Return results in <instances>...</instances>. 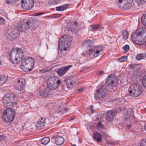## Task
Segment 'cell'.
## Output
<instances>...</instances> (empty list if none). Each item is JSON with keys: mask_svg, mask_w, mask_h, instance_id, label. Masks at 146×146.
I'll return each mask as SVG.
<instances>
[{"mask_svg": "<svg viewBox=\"0 0 146 146\" xmlns=\"http://www.w3.org/2000/svg\"><path fill=\"white\" fill-rule=\"evenodd\" d=\"M123 37L124 38V39H127V38H128V36H129V33L128 32L127 30H125L123 32Z\"/></svg>", "mask_w": 146, "mask_h": 146, "instance_id": "cell-28", "label": "cell"}, {"mask_svg": "<svg viewBox=\"0 0 146 146\" xmlns=\"http://www.w3.org/2000/svg\"><path fill=\"white\" fill-rule=\"evenodd\" d=\"M67 26L70 30L77 32L81 29V22L78 20H72L69 22Z\"/></svg>", "mask_w": 146, "mask_h": 146, "instance_id": "cell-10", "label": "cell"}, {"mask_svg": "<svg viewBox=\"0 0 146 146\" xmlns=\"http://www.w3.org/2000/svg\"><path fill=\"white\" fill-rule=\"evenodd\" d=\"M103 51H104V49H103V47L101 46H98L93 48L91 53L93 56L97 57L102 54L103 52Z\"/></svg>", "mask_w": 146, "mask_h": 146, "instance_id": "cell-17", "label": "cell"}, {"mask_svg": "<svg viewBox=\"0 0 146 146\" xmlns=\"http://www.w3.org/2000/svg\"><path fill=\"white\" fill-rule=\"evenodd\" d=\"M47 86L51 90L57 89L60 83V80L58 77H53L48 79L47 81Z\"/></svg>", "mask_w": 146, "mask_h": 146, "instance_id": "cell-7", "label": "cell"}, {"mask_svg": "<svg viewBox=\"0 0 146 146\" xmlns=\"http://www.w3.org/2000/svg\"><path fill=\"white\" fill-rule=\"evenodd\" d=\"M1 23L2 25V24H4L5 23V21H4V20L3 19L2 17H1Z\"/></svg>", "mask_w": 146, "mask_h": 146, "instance_id": "cell-36", "label": "cell"}, {"mask_svg": "<svg viewBox=\"0 0 146 146\" xmlns=\"http://www.w3.org/2000/svg\"><path fill=\"white\" fill-rule=\"evenodd\" d=\"M48 3L51 4H56L59 1V0H48Z\"/></svg>", "mask_w": 146, "mask_h": 146, "instance_id": "cell-32", "label": "cell"}, {"mask_svg": "<svg viewBox=\"0 0 146 146\" xmlns=\"http://www.w3.org/2000/svg\"><path fill=\"white\" fill-rule=\"evenodd\" d=\"M118 80L117 78L113 75H111L108 76L107 79L106 83L108 86H115L118 83Z\"/></svg>", "mask_w": 146, "mask_h": 146, "instance_id": "cell-15", "label": "cell"}, {"mask_svg": "<svg viewBox=\"0 0 146 146\" xmlns=\"http://www.w3.org/2000/svg\"><path fill=\"white\" fill-rule=\"evenodd\" d=\"M141 21L143 25L146 26V14L144 15L141 18Z\"/></svg>", "mask_w": 146, "mask_h": 146, "instance_id": "cell-29", "label": "cell"}, {"mask_svg": "<svg viewBox=\"0 0 146 146\" xmlns=\"http://www.w3.org/2000/svg\"><path fill=\"white\" fill-rule=\"evenodd\" d=\"M17 0H6V2L8 4H13L16 3Z\"/></svg>", "mask_w": 146, "mask_h": 146, "instance_id": "cell-33", "label": "cell"}, {"mask_svg": "<svg viewBox=\"0 0 146 146\" xmlns=\"http://www.w3.org/2000/svg\"><path fill=\"white\" fill-rule=\"evenodd\" d=\"M68 5H66L62 6H60V7H58L56 8V9L57 10L59 11H63L65 9H66L67 7H68Z\"/></svg>", "mask_w": 146, "mask_h": 146, "instance_id": "cell-26", "label": "cell"}, {"mask_svg": "<svg viewBox=\"0 0 146 146\" xmlns=\"http://www.w3.org/2000/svg\"><path fill=\"white\" fill-rule=\"evenodd\" d=\"M118 113V110L113 109L108 112L106 115V119L108 121H111Z\"/></svg>", "mask_w": 146, "mask_h": 146, "instance_id": "cell-18", "label": "cell"}, {"mask_svg": "<svg viewBox=\"0 0 146 146\" xmlns=\"http://www.w3.org/2000/svg\"><path fill=\"white\" fill-rule=\"evenodd\" d=\"M45 126V119L43 118L40 119L36 124V127L38 129H42Z\"/></svg>", "mask_w": 146, "mask_h": 146, "instance_id": "cell-19", "label": "cell"}, {"mask_svg": "<svg viewBox=\"0 0 146 146\" xmlns=\"http://www.w3.org/2000/svg\"><path fill=\"white\" fill-rule=\"evenodd\" d=\"M127 59V56H123L118 59V60L119 62H123L126 61Z\"/></svg>", "mask_w": 146, "mask_h": 146, "instance_id": "cell-30", "label": "cell"}, {"mask_svg": "<svg viewBox=\"0 0 146 146\" xmlns=\"http://www.w3.org/2000/svg\"><path fill=\"white\" fill-rule=\"evenodd\" d=\"M133 0H118V5L121 9H129L133 5Z\"/></svg>", "mask_w": 146, "mask_h": 146, "instance_id": "cell-11", "label": "cell"}, {"mask_svg": "<svg viewBox=\"0 0 146 146\" xmlns=\"http://www.w3.org/2000/svg\"><path fill=\"white\" fill-rule=\"evenodd\" d=\"M3 102L5 107L9 108H13L17 104V98L13 94L8 93L4 97Z\"/></svg>", "mask_w": 146, "mask_h": 146, "instance_id": "cell-4", "label": "cell"}, {"mask_svg": "<svg viewBox=\"0 0 146 146\" xmlns=\"http://www.w3.org/2000/svg\"><path fill=\"white\" fill-rule=\"evenodd\" d=\"M78 82L77 79L74 77H68L66 80L67 85L69 88H73L76 87L78 84Z\"/></svg>", "mask_w": 146, "mask_h": 146, "instance_id": "cell-14", "label": "cell"}, {"mask_svg": "<svg viewBox=\"0 0 146 146\" xmlns=\"http://www.w3.org/2000/svg\"><path fill=\"white\" fill-rule=\"evenodd\" d=\"M129 48H129V46L128 45H127L125 46L124 47H123V49L124 50L125 52H127V51H129Z\"/></svg>", "mask_w": 146, "mask_h": 146, "instance_id": "cell-35", "label": "cell"}, {"mask_svg": "<svg viewBox=\"0 0 146 146\" xmlns=\"http://www.w3.org/2000/svg\"><path fill=\"white\" fill-rule=\"evenodd\" d=\"M72 42V39L69 35H64L59 40L58 47L61 51H66L70 46Z\"/></svg>", "mask_w": 146, "mask_h": 146, "instance_id": "cell-5", "label": "cell"}, {"mask_svg": "<svg viewBox=\"0 0 146 146\" xmlns=\"http://www.w3.org/2000/svg\"><path fill=\"white\" fill-rule=\"evenodd\" d=\"M5 138V136L4 135H2L1 136V141H3Z\"/></svg>", "mask_w": 146, "mask_h": 146, "instance_id": "cell-37", "label": "cell"}, {"mask_svg": "<svg viewBox=\"0 0 146 146\" xmlns=\"http://www.w3.org/2000/svg\"><path fill=\"white\" fill-rule=\"evenodd\" d=\"M145 129L146 130V124L145 125V127H144Z\"/></svg>", "mask_w": 146, "mask_h": 146, "instance_id": "cell-38", "label": "cell"}, {"mask_svg": "<svg viewBox=\"0 0 146 146\" xmlns=\"http://www.w3.org/2000/svg\"><path fill=\"white\" fill-rule=\"evenodd\" d=\"M146 57V54H138V55H137V56H136V59L138 60H141L142 59H144Z\"/></svg>", "mask_w": 146, "mask_h": 146, "instance_id": "cell-24", "label": "cell"}, {"mask_svg": "<svg viewBox=\"0 0 146 146\" xmlns=\"http://www.w3.org/2000/svg\"><path fill=\"white\" fill-rule=\"evenodd\" d=\"M34 59L31 57H27L24 59L21 65L22 70L25 72L31 71L34 68Z\"/></svg>", "mask_w": 146, "mask_h": 146, "instance_id": "cell-6", "label": "cell"}, {"mask_svg": "<svg viewBox=\"0 0 146 146\" xmlns=\"http://www.w3.org/2000/svg\"><path fill=\"white\" fill-rule=\"evenodd\" d=\"M142 92V87L138 84L132 85L129 89V94L133 97L139 96L141 94Z\"/></svg>", "mask_w": 146, "mask_h": 146, "instance_id": "cell-8", "label": "cell"}, {"mask_svg": "<svg viewBox=\"0 0 146 146\" xmlns=\"http://www.w3.org/2000/svg\"><path fill=\"white\" fill-rule=\"evenodd\" d=\"M94 138L96 141L99 143V142H101L102 141V136L99 133L96 132V133H94Z\"/></svg>", "mask_w": 146, "mask_h": 146, "instance_id": "cell-22", "label": "cell"}, {"mask_svg": "<svg viewBox=\"0 0 146 146\" xmlns=\"http://www.w3.org/2000/svg\"><path fill=\"white\" fill-rule=\"evenodd\" d=\"M139 146H146V138L141 140L139 143Z\"/></svg>", "mask_w": 146, "mask_h": 146, "instance_id": "cell-27", "label": "cell"}, {"mask_svg": "<svg viewBox=\"0 0 146 146\" xmlns=\"http://www.w3.org/2000/svg\"><path fill=\"white\" fill-rule=\"evenodd\" d=\"M136 2L139 5H142L146 2V0H135Z\"/></svg>", "mask_w": 146, "mask_h": 146, "instance_id": "cell-31", "label": "cell"}, {"mask_svg": "<svg viewBox=\"0 0 146 146\" xmlns=\"http://www.w3.org/2000/svg\"><path fill=\"white\" fill-rule=\"evenodd\" d=\"M34 2L33 0H22L21 2V6L24 9L29 10L32 8Z\"/></svg>", "mask_w": 146, "mask_h": 146, "instance_id": "cell-13", "label": "cell"}, {"mask_svg": "<svg viewBox=\"0 0 146 146\" xmlns=\"http://www.w3.org/2000/svg\"><path fill=\"white\" fill-rule=\"evenodd\" d=\"M49 91L46 89L45 90H42L40 91L41 95L44 97L48 96L49 94Z\"/></svg>", "mask_w": 146, "mask_h": 146, "instance_id": "cell-23", "label": "cell"}, {"mask_svg": "<svg viewBox=\"0 0 146 146\" xmlns=\"http://www.w3.org/2000/svg\"><path fill=\"white\" fill-rule=\"evenodd\" d=\"M15 117V112L11 108H7L4 112L3 119L6 122H9L13 121Z\"/></svg>", "mask_w": 146, "mask_h": 146, "instance_id": "cell-9", "label": "cell"}, {"mask_svg": "<svg viewBox=\"0 0 146 146\" xmlns=\"http://www.w3.org/2000/svg\"><path fill=\"white\" fill-rule=\"evenodd\" d=\"M36 22L35 18H28L22 20L18 24V30L21 32L26 31L32 28Z\"/></svg>", "mask_w": 146, "mask_h": 146, "instance_id": "cell-2", "label": "cell"}, {"mask_svg": "<svg viewBox=\"0 0 146 146\" xmlns=\"http://www.w3.org/2000/svg\"><path fill=\"white\" fill-rule=\"evenodd\" d=\"M142 82L143 86L146 88V76H145L142 79Z\"/></svg>", "mask_w": 146, "mask_h": 146, "instance_id": "cell-34", "label": "cell"}, {"mask_svg": "<svg viewBox=\"0 0 146 146\" xmlns=\"http://www.w3.org/2000/svg\"><path fill=\"white\" fill-rule=\"evenodd\" d=\"M71 66H68L65 67H63L59 69L57 71V73L60 76H62L63 75H64L67 71L68 70L71 68Z\"/></svg>", "mask_w": 146, "mask_h": 146, "instance_id": "cell-20", "label": "cell"}, {"mask_svg": "<svg viewBox=\"0 0 146 146\" xmlns=\"http://www.w3.org/2000/svg\"><path fill=\"white\" fill-rule=\"evenodd\" d=\"M23 52L19 48H15L11 51L9 55L11 62L16 64L19 63L23 57Z\"/></svg>", "mask_w": 146, "mask_h": 146, "instance_id": "cell-3", "label": "cell"}, {"mask_svg": "<svg viewBox=\"0 0 146 146\" xmlns=\"http://www.w3.org/2000/svg\"><path fill=\"white\" fill-rule=\"evenodd\" d=\"M25 86V81L23 78L18 79L15 82L14 86L16 89L19 91L23 90Z\"/></svg>", "mask_w": 146, "mask_h": 146, "instance_id": "cell-12", "label": "cell"}, {"mask_svg": "<svg viewBox=\"0 0 146 146\" xmlns=\"http://www.w3.org/2000/svg\"><path fill=\"white\" fill-rule=\"evenodd\" d=\"M49 141L50 139L48 138H43L41 141L42 143L45 145L48 144L49 142Z\"/></svg>", "mask_w": 146, "mask_h": 146, "instance_id": "cell-25", "label": "cell"}, {"mask_svg": "<svg viewBox=\"0 0 146 146\" xmlns=\"http://www.w3.org/2000/svg\"><path fill=\"white\" fill-rule=\"evenodd\" d=\"M64 142V138H63V137H57L55 140V142L56 144L58 145L62 144Z\"/></svg>", "mask_w": 146, "mask_h": 146, "instance_id": "cell-21", "label": "cell"}, {"mask_svg": "<svg viewBox=\"0 0 146 146\" xmlns=\"http://www.w3.org/2000/svg\"><path fill=\"white\" fill-rule=\"evenodd\" d=\"M106 92L102 89H99L96 91L95 94V98L97 101H100L103 99L106 96Z\"/></svg>", "mask_w": 146, "mask_h": 146, "instance_id": "cell-16", "label": "cell"}, {"mask_svg": "<svg viewBox=\"0 0 146 146\" xmlns=\"http://www.w3.org/2000/svg\"><path fill=\"white\" fill-rule=\"evenodd\" d=\"M132 40L134 43L139 45H142L146 42V29L141 28L132 35Z\"/></svg>", "mask_w": 146, "mask_h": 146, "instance_id": "cell-1", "label": "cell"}]
</instances>
